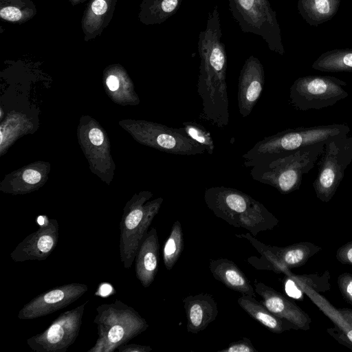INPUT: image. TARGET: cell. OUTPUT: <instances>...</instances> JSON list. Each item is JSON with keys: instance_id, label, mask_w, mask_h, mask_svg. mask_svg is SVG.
Wrapping results in <instances>:
<instances>
[{"instance_id": "484cf974", "label": "cell", "mask_w": 352, "mask_h": 352, "mask_svg": "<svg viewBox=\"0 0 352 352\" xmlns=\"http://www.w3.org/2000/svg\"><path fill=\"white\" fill-rule=\"evenodd\" d=\"M183 0H154V17L161 23L176 13Z\"/></svg>"}, {"instance_id": "9a60e30c", "label": "cell", "mask_w": 352, "mask_h": 352, "mask_svg": "<svg viewBox=\"0 0 352 352\" xmlns=\"http://www.w3.org/2000/svg\"><path fill=\"white\" fill-rule=\"evenodd\" d=\"M182 302L189 333H198L204 331L219 314L217 302L210 294L190 295L184 298Z\"/></svg>"}, {"instance_id": "83f0119b", "label": "cell", "mask_w": 352, "mask_h": 352, "mask_svg": "<svg viewBox=\"0 0 352 352\" xmlns=\"http://www.w3.org/2000/svg\"><path fill=\"white\" fill-rule=\"evenodd\" d=\"M218 352H258V351L254 348L251 340L244 337L239 340L231 342L228 346L219 350Z\"/></svg>"}, {"instance_id": "44dd1931", "label": "cell", "mask_w": 352, "mask_h": 352, "mask_svg": "<svg viewBox=\"0 0 352 352\" xmlns=\"http://www.w3.org/2000/svg\"><path fill=\"white\" fill-rule=\"evenodd\" d=\"M237 302L250 316L273 333H281L294 329L288 321L275 316L254 296L241 294Z\"/></svg>"}, {"instance_id": "8992f818", "label": "cell", "mask_w": 352, "mask_h": 352, "mask_svg": "<svg viewBox=\"0 0 352 352\" xmlns=\"http://www.w3.org/2000/svg\"><path fill=\"white\" fill-rule=\"evenodd\" d=\"M228 7L243 32L260 36L271 51L284 54L276 13L268 0H228Z\"/></svg>"}, {"instance_id": "7a4b0ae2", "label": "cell", "mask_w": 352, "mask_h": 352, "mask_svg": "<svg viewBox=\"0 0 352 352\" xmlns=\"http://www.w3.org/2000/svg\"><path fill=\"white\" fill-rule=\"evenodd\" d=\"M204 201L214 214L229 225L242 228L256 236L272 230L278 219L263 204L236 188L212 186L204 192Z\"/></svg>"}, {"instance_id": "f546056e", "label": "cell", "mask_w": 352, "mask_h": 352, "mask_svg": "<svg viewBox=\"0 0 352 352\" xmlns=\"http://www.w3.org/2000/svg\"><path fill=\"white\" fill-rule=\"evenodd\" d=\"M0 16L2 19L9 21H19L22 14L19 9L14 6H8L0 10Z\"/></svg>"}, {"instance_id": "cb8c5ba5", "label": "cell", "mask_w": 352, "mask_h": 352, "mask_svg": "<svg viewBox=\"0 0 352 352\" xmlns=\"http://www.w3.org/2000/svg\"><path fill=\"white\" fill-rule=\"evenodd\" d=\"M184 240L181 223L176 220L163 248V262L167 270H171L184 250Z\"/></svg>"}, {"instance_id": "277c9868", "label": "cell", "mask_w": 352, "mask_h": 352, "mask_svg": "<svg viewBox=\"0 0 352 352\" xmlns=\"http://www.w3.org/2000/svg\"><path fill=\"white\" fill-rule=\"evenodd\" d=\"M96 311L94 322L98 338L87 352H113L148 327L146 320L133 307L118 299L101 304Z\"/></svg>"}, {"instance_id": "9c48e42d", "label": "cell", "mask_w": 352, "mask_h": 352, "mask_svg": "<svg viewBox=\"0 0 352 352\" xmlns=\"http://www.w3.org/2000/svg\"><path fill=\"white\" fill-rule=\"evenodd\" d=\"M144 199L125 210L120 223V256L126 270L135 261L137 252L148 232V228L158 213L163 201L158 198L143 206Z\"/></svg>"}, {"instance_id": "d6a6232c", "label": "cell", "mask_w": 352, "mask_h": 352, "mask_svg": "<svg viewBox=\"0 0 352 352\" xmlns=\"http://www.w3.org/2000/svg\"><path fill=\"white\" fill-rule=\"evenodd\" d=\"M91 142L96 146L100 145L104 140L102 132L99 129H92L89 133Z\"/></svg>"}, {"instance_id": "ffe728a7", "label": "cell", "mask_w": 352, "mask_h": 352, "mask_svg": "<svg viewBox=\"0 0 352 352\" xmlns=\"http://www.w3.org/2000/svg\"><path fill=\"white\" fill-rule=\"evenodd\" d=\"M275 254L280 273H291L290 269L304 265L308 260L319 252L322 248L309 241H302L286 247L271 246Z\"/></svg>"}, {"instance_id": "8d00e7d4", "label": "cell", "mask_w": 352, "mask_h": 352, "mask_svg": "<svg viewBox=\"0 0 352 352\" xmlns=\"http://www.w3.org/2000/svg\"><path fill=\"white\" fill-rule=\"evenodd\" d=\"M2 138H3L2 133L1 132V143L2 142Z\"/></svg>"}, {"instance_id": "ba28073f", "label": "cell", "mask_w": 352, "mask_h": 352, "mask_svg": "<svg viewBox=\"0 0 352 352\" xmlns=\"http://www.w3.org/2000/svg\"><path fill=\"white\" fill-rule=\"evenodd\" d=\"M346 85L344 81L333 76L300 77L290 87V103L300 111L331 107L348 97L344 89Z\"/></svg>"}, {"instance_id": "1f68e13d", "label": "cell", "mask_w": 352, "mask_h": 352, "mask_svg": "<svg viewBox=\"0 0 352 352\" xmlns=\"http://www.w3.org/2000/svg\"><path fill=\"white\" fill-rule=\"evenodd\" d=\"M23 179L28 184L38 183L41 179V174L32 169L26 170L23 174Z\"/></svg>"}, {"instance_id": "52a82bcc", "label": "cell", "mask_w": 352, "mask_h": 352, "mask_svg": "<svg viewBox=\"0 0 352 352\" xmlns=\"http://www.w3.org/2000/svg\"><path fill=\"white\" fill-rule=\"evenodd\" d=\"M313 182L317 198L328 203L336 194L344 170L352 162V136L340 134L326 140Z\"/></svg>"}, {"instance_id": "5bb4252c", "label": "cell", "mask_w": 352, "mask_h": 352, "mask_svg": "<svg viewBox=\"0 0 352 352\" xmlns=\"http://www.w3.org/2000/svg\"><path fill=\"white\" fill-rule=\"evenodd\" d=\"M255 292L261 297V302L277 317L288 321L294 329L308 331L311 319L296 303L271 287L254 280Z\"/></svg>"}, {"instance_id": "e0dca14e", "label": "cell", "mask_w": 352, "mask_h": 352, "mask_svg": "<svg viewBox=\"0 0 352 352\" xmlns=\"http://www.w3.org/2000/svg\"><path fill=\"white\" fill-rule=\"evenodd\" d=\"M208 267L212 276L226 287L241 294L256 297L254 288L246 275L232 261L225 258H210Z\"/></svg>"}, {"instance_id": "d590c367", "label": "cell", "mask_w": 352, "mask_h": 352, "mask_svg": "<svg viewBox=\"0 0 352 352\" xmlns=\"http://www.w3.org/2000/svg\"><path fill=\"white\" fill-rule=\"evenodd\" d=\"M338 310L344 318L352 324V309L344 307L340 308Z\"/></svg>"}, {"instance_id": "d4e9b609", "label": "cell", "mask_w": 352, "mask_h": 352, "mask_svg": "<svg viewBox=\"0 0 352 352\" xmlns=\"http://www.w3.org/2000/svg\"><path fill=\"white\" fill-rule=\"evenodd\" d=\"M187 134L193 140L203 145L207 153L212 155L214 149V144L210 133L201 124L195 121L182 123Z\"/></svg>"}, {"instance_id": "ac0fdd59", "label": "cell", "mask_w": 352, "mask_h": 352, "mask_svg": "<svg viewBox=\"0 0 352 352\" xmlns=\"http://www.w3.org/2000/svg\"><path fill=\"white\" fill-rule=\"evenodd\" d=\"M331 275L328 270L322 274H285L283 286L286 294L291 298L302 300L305 292L312 290L320 293L331 289Z\"/></svg>"}, {"instance_id": "4dcf8cb0", "label": "cell", "mask_w": 352, "mask_h": 352, "mask_svg": "<svg viewBox=\"0 0 352 352\" xmlns=\"http://www.w3.org/2000/svg\"><path fill=\"white\" fill-rule=\"evenodd\" d=\"M116 350L118 352H150L152 348L150 346L126 343L118 346Z\"/></svg>"}, {"instance_id": "4316f807", "label": "cell", "mask_w": 352, "mask_h": 352, "mask_svg": "<svg viewBox=\"0 0 352 352\" xmlns=\"http://www.w3.org/2000/svg\"><path fill=\"white\" fill-rule=\"evenodd\" d=\"M337 283L343 298L352 305V274L342 273L338 276Z\"/></svg>"}, {"instance_id": "d6986e66", "label": "cell", "mask_w": 352, "mask_h": 352, "mask_svg": "<svg viewBox=\"0 0 352 352\" xmlns=\"http://www.w3.org/2000/svg\"><path fill=\"white\" fill-rule=\"evenodd\" d=\"M305 294L333 323L334 327L328 328L327 331L340 344L352 349V324L344 318L338 309L319 293L310 290L306 292Z\"/></svg>"}, {"instance_id": "603a6c76", "label": "cell", "mask_w": 352, "mask_h": 352, "mask_svg": "<svg viewBox=\"0 0 352 352\" xmlns=\"http://www.w3.org/2000/svg\"><path fill=\"white\" fill-rule=\"evenodd\" d=\"M312 68L325 72H352V49H336L321 54Z\"/></svg>"}, {"instance_id": "2e32d148", "label": "cell", "mask_w": 352, "mask_h": 352, "mask_svg": "<svg viewBox=\"0 0 352 352\" xmlns=\"http://www.w3.org/2000/svg\"><path fill=\"white\" fill-rule=\"evenodd\" d=\"M160 243L157 230L152 228L142 242L135 258V276L146 288L153 282L158 270Z\"/></svg>"}, {"instance_id": "7402d4cb", "label": "cell", "mask_w": 352, "mask_h": 352, "mask_svg": "<svg viewBox=\"0 0 352 352\" xmlns=\"http://www.w3.org/2000/svg\"><path fill=\"white\" fill-rule=\"evenodd\" d=\"M340 2L341 0H298L297 7L307 23L318 25L336 14Z\"/></svg>"}, {"instance_id": "30bf717a", "label": "cell", "mask_w": 352, "mask_h": 352, "mask_svg": "<svg viewBox=\"0 0 352 352\" xmlns=\"http://www.w3.org/2000/svg\"><path fill=\"white\" fill-rule=\"evenodd\" d=\"M88 300L60 314L47 328L26 342L35 352H65L77 339Z\"/></svg>"}, {"instance_id": "6da1fadb", "label": "cell", "mask_w": 352, "mask_h": 352, "mask_svg": "<svg viewBox=\"0 0 352 352\" xmlns=\"http://www.w3.org/2000/svg\"><path fill=\"white\" fill-rule=\"evenodd\" d=\"M221 37L219 13L214 6L208 13L206 28L199 34L200 65L197 87L202 102L199 118L220 129L230 122L228 57Z\"/></svg>"}, {"instance_id": "7c38bea8", "label": "cell", "mask_w": 352, "mask_h": 352, "mask_svg": "<svg viewBox=\"0 0 352 352\" xmlns=\"http://www.w3.org/2000/svg\"><path fill=\"white\" fill-rule=\"evenodd\" d=\"M59 236V226L56 219L45 220L38 228L28 235L10 253L14 262L44 261L55 250Z\"/></svg>"}, {"instance_id": "5b68a950", "label": "cell", "mask_w": 352, "mask_h": 352, "mask_svg": "<svg viewBox=\"0 0 352 352\" xmlns=\"http://www.w3.org/2000/svg\"><path fill=\"white\" fill-rule=\"evenodd\" d=\"M325 142L257 164L250 168V175L254 180L272 186L281 194L291 193L299 189L303 175L314 167Z\"/></svg>"}, {"instance_id": "e575fe53", "label": "cell", "mask_w": 352, "mask_h": 352, "mask_svg": "<svg viewBox=\"0 0 352 352\" xmlns=\"http://www.w3.org/2000/svg\"><path fill=\"white\" fill-rule=\"evenodd\" d=\"M107 85L111 91H116L119 87V81L115 76H109L107 79Z\"/></svg>"}, {"instance_id": "f1b7e54d", "label": "cell", "mask_w": 352, "mask_h": 352, "mask_svg": "<svg viewBox=\"0 0 352 352\" xmlns=\"http://www.w3.org/2000/svg\"><path fill=\"white\" fill-rule=\"evenodd\" d=\"M336 258L341 263L352 266V241L340 246L336 250Z\"/></svg>"}, {"instance_id": "3957f363", "label": "cell", "mask_w": 352, "mask_h": 352, "mask_svg": "<svg viewBox=\"0 0 352 352\" xmlns=\"http://www.w3.org/2000/svg\"><path fill=\"white\" fill-rule=\"evenodd\" d=\"M346 124H331L287 129L265 137L242 155L248 168L289 154L302 147L325 142L330 138L348 134Z\"/></svg>"}, {"instance_id": "836d02e7", "label": "cell", "mask_w": 352, "mask_h": 352, "mask_svg": "<svg viewBox=\"0 0 352 352\" xmlns=\"http://www.w3.org/2000/svg\"><path fill=\"white\" fill-rule=\"evenodd\" d=\"M91 9L94 14L101 15L106 12L107 4L104 0H95L92 3Z\"/></svg>"}, {"instance_id": "4fadbf2b", "label": "cell", "mask_w": 352, "mask_h": 352, "mask_svg": "<svg viewBox=\"0 0 352 352\" xmlns=\"http://www.w3.org/2000/svg\"><path fill=\"white\" fill-rule=\"evenodd\" d=\"M265 83L264 68L252 55L245 61L239 77L237 102L243 118L248 116L261 97Z\"/></svg>"}, {"instance_id": "8fae6325", "label": "cell", "mask_w": 352, "mask_h": 352, "mask_svg": "<svg viewBox=\"0 0 352 352\" xmlns=\"http://www.w3.org/2000/svg\"><path fill=\"white\" fill-rule=\"evenodd\" d=\"M87 291V285L78 283L55 287L26 303L19 311L17 318L32 320L53 314L72 304Z\"/></svg>"}]
</instances>
